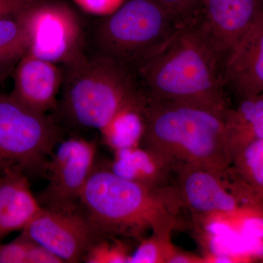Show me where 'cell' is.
Instances as JSON below:
<instances>
[{
    "label": "cell",
    "instance_id": "9c48e42d",
    "mask_svg": "<svg viewBox=\"0 0 263 263\" xmlns=\"http://www.w3.org/2000/svg\"><path fill=\"white\" fill-rule=\"evenodd\" d=\"M22 232V237L67 263L84 259L86 251L100 236L84 212L77 209L55 210L42 207Z\"/></svg>",
    "mask_w": 263,
    "mask_h": 263
},
{
    "label": "cell",
    "instance_id": "6da1fadb",
    "mask_svg": "<svg viewBox=\"0 0 263 263\" xmlns=\"http://www.w3.org/2000/svg\"><path fill=\"white\" fill-rule=\"evenodd\" d=\"M223 64L194 22L183 24L135 70L150 98L195 104L224 114L229 108Z\"/></svg>",
    "mask_w": 263,
    "mask_h": 263
},
{
    "label": "cell",
    "instance_id": "7c38bea8",
    "mask_svg": "<svg viewBox=\"0 0 263 263\" xmlns=\"http://www.w3.org/2000/svg\"><path fill=\"white\" fill-rule=\"evenodd\" d=\"M223 79L240 100L263 94V10L230 52Z\"/></svg>",
    "mask_w": 263,
    "mask_h": 263
},
{
    "label": "cell",
    "instance_id": "ac0fdd59",
    "mask_svg": "<svg viewBox=\"0 0 263 263\" xmlns=\"http://www.w3.org/2000/svg\"><path fill=\"white\" fill-rule=\"evenodd\" d=\"M228 171L235 182L263 202V139L252 142L238 151Z\"/></svg>",
    "mask_w": 263,
    "mask_h": 263
},
{
    "label": "cell",
    "instance_id": "d4e9b609",
    "mask_svg": "<svg viewBox=\"0 0 263 263\" xmlns=\"http://www.w3.org/2000/svg\"><path fill=\"white\" fill-rule=\"evenodd\" d=\"M37 0H0V19L18 16Z\"/></svg>",
    "mask_w": 263,
    "mask_h": 263
},
{
    "label": "cell",
    "instance_id": "d6986e66",
    "mask_svg": "<svg viewBox=\"0 0 263 263\" xmlns=\"http://www.w3.org/2000/svg\"><path fill=\"white\" fill-rule=\"evenodd\" d=\"M29 49L28 34L18 15L0 19V74L17 66Z\"/></svg>",
    "mask_w": 263,
    "mask_h": 263
},
{
    "label": "cell",
    "instance_id": "603a6c76",
    "mask_svg": "<svg viewBox=\"0 0 263 263\" xmlns=\"http://www.w3.org/2000/svg\"><path fill=\"white\" fill-rule=\"evenodd\" d=\"M32 241L22 235L6 245H0V263H28Z\"/></svg>",
    "mask_w": 263,
    "mask_h": 263
},
{
    "label": "cell",
    "instance_id": "2e32d148",
    "mask_svg": "<svg viewBox=\"0 0 263 263\" xmlns=\"http://www.w3.org/2000/svg\"><path fill=\"white\" fill-rule=\"evenodd\" d=\"M227 138L232 160L249 143L263 139V94L240 100L224 114Z\"/></svg>",
    "mask_w": 263,
    "mask_h": 263
},
{
    "label": "cell",
    "instance_id": "7a4b0ae2",
    "mask_svg": "<svg viewBox=\"0 0 263 263\" xmlns=\"http://www.w3.org/2000/svg\"><path fill=\"white\" fill-rule=\"evenodd\" d=\"M141 146L172 167H198L224 176L232 162L224 114L195 104L148 98Z\"/></svg>",
    "mask_w": 263,
    "mask_h": 263
},
{
    "label": "cell",
    "instance_id": "8fae6325",
    "mask_svg": "<svg viewBox=\"0 0 263 263\" xmlns=\"http://www.w3.org/2000/svg\"><path fill=\"white\" fill-rule=\"evenodd\" d=\"M177 175L172 185L182 208H186L194 215L228 212L237 210L245 205L238 194L221 176L198 167H176Z\"/></svg>",
    "mask_w": 263,
    "mask_h": 263
},
{
    "label": "cell",
    "instance_id": "5bb4252c",
    "mask_svg": "<svg viewBox=\"0 0 263 263\" xmlns=\"http://www.w3.org/2000/svg\"><path fill=\"white\" fill-rule=\"evenodd\" d=\"M42 209L26 174L6 171L0 177V240L22 231Z\"/></svg>",
    "mask_w": 263,
    "mask_h": 263
},
{
    "label": "cell",
    "instance_id": "3957f363",
    "mask_svg": "<svg viewBox=\"0 0 263 263\" xmlns=\"http://www.w3.org/2000/svg\"><path fill=\"white\" fill-rule=\"evenodd\" d=\"M79 204L99 235L143 239L146 231L171 235L182 208L172 186L151 188L95 165Z\"/></svg>",
    "mask_w": 263,
    "mask_h": 263
},
{
    "label": "cell",
    "instance_id": "ffe728a7",
    "mask_svg": "<svg viewBox=\"0 0 263 263\" xmlns=\"http://www.w3.org/2000/svg\"><path fill=\"white\" fill-rule=\"evenodd\" d=\"M171 235L152 234L143 238L128 263H171L179 250L171 242Z\"/></svg>",
    "mask_w": 263,
    "mask_h": 263
},
{
    "label": "cell",
    "instance_id": "e0dca14e",
    "mask_svg": "<svg viewBox=\"0 0 263 263\" xmlns=\"http://www.w3.org/2000/svg\"><path fill=\"white\" fill-rule=\"evenodd\" d=\"M145 95L141 94L121 108L100 129L104 143L114 151L141 146L145 129L143 105Z\"/></svg>",
    "mask_w": 263,
    "mask_h": 263
},
{
    "label": "cell",
    "instance_id": "5b68a950",
    "mask_svg": "<svg viewBox=\"0 0 263 263\" xmlns=\"http://www.w3.org/2000/svg\"><path fill=\"white\" fill-rule=\"evenodd\" d=\"M183 24L155 0H125L100 24L95 40L99 53L135 72Z\"/></svg>",
    "mask_w": 263,
    "mask_h": 263
},
{
    "label": "cell",
    "instance_id": "44dd1931",
    "mask_svg": "<svg viewBox=\"0 0 263 263\" xmlns=\"http://www.w3.org/2000/svg\"><path fill=\"white\" fill-rule=\"evenodd\" d=\"M129 249L122 240L100 235L86 251L84 260L88 263H128Z\"/></svg>",
    "mask_w": 263,
    "mask_h": 263
},
{
    "label": "cell",
    "instance_id": "52a82bcc",
    "mask_svg": "<svg viewBox=\"0 0 263 263\" xmlns=\"http://www.w3.org/2000/svg\"><path fill=\"white\" fill-rule=\"evenodd\" d=\"M28 34V53L67 67L85 56L80 18L69 5L37 0L18 15Z\"/></svg>",
    "mask_w": 263,
    "mask_h": 263
},
{
    "label": "cell",
    "instance_id": "4fadbf2b",
    "mask_svg": "<svg viewBox=\"0 0 263 263\" xmlns=\"http://www.w3.org/2000/svg\"><path fill=\"white\" fill-rule=\"evenodd\" d=\"M63 82V71L58 65L27 53L15 68L11 95L29 108L46 114L56 107Z\"/></svg>",
    "mask_w": 263,
    "mask_h": 263
},
{
    "label": "cell",
    "instance_id": "277c9868",
    "mask_svg": "<svg viewBox=\"0 0 263 263\" xmlns=\"http://www.w3.org/2000/svg\"><path fill=\"white\" fill-rule=\"evenodd\" d=\"M66 67L63 107L81 127L100 130L141 94L134 71L102 53Z\"/></svg>",
    "mask_w": 263,
    "mask_h": 263
},
{
    "label": "cell",
    "instance_id": "cb8c5ba5",
    "mask_svg": "<svg viewBox=\"0 0 263 263\" xmlns=\"http://www.w3.org/2000/svg\"><path fill=\"white\" fill-rule=\"evenodd\" d=\"M83 11L97 16H108L119 9L125 0H73Z\"/></svg>",
    "mask_w": 263,
    "mask_h": 263
},
{
    "label": "cell",
    "instance_id": "7402d4cb",
    "mask_svg": "<svg viewBox=\"0 0 263 263\" xmlns=\"http://www.w3.org/2000/svg\"><path fill=\"white\" fill-rule=\"evenodd\" d=\"M183 24L194 22L198 10L199 0H155Z\"/></svg>",
    "mask_w": 263,
    "mask_h": 263
},
{
    "label": "cell",
    "instance_id": "30bf717a",
    "mask_svg": "<svg viewBox=\"0 0 263 263\" xmlns=\"http://www.w3.org/2000/svg\"><path fill=\"white\" fill-rule=\"evenodd\" d=\"M262 10L263 0H199L194 23L224 67L230 52Z\"/></svg>",
    "mask_w": 263,
    "mask_h": 263
},
{
    "label": "cell",
    "instance_id": "9a60e30c",
    "mask_svg": "<svg viewBox=\"0 0 263 263\" xmlns=\"http://www.w3.org/2000/svg\"><path fill=\"white\" fill-rule=\"evenodd\" d=\"M108 167L114 174L151 188L170 186L173 169L158 155L138 146L114 151V158Z\"/></svg>",
    "mask_w": 263,
    "mask_h": 263
},
{
    "label": "cell",
    "instance_id": "ba28073f",
    "mask_svg": "<svg viewBox=\"0 0 263 263\" xmlns=\"http://www.w3.org/2000/svg\"><path fill=\"white\" fill-rule=\"evenodd\" d=\"M96 155L95 142L79 138L60 142L45 167L48 183L37 197L41 206L55 210L77 209L96 165Z\"/></svg>",
    "mask_w": 263,
    "mask_h": 263
},
{
    "label": "cell",
    "instance_id": "8992f818",
    "mask_svg": "<svg viewBox=\"0 0 263 263\" xmlns=\"http://www.w3.org/2000/svg\"><path fill=\"white\" fill-rule=\"evenodd\" d=\"M58 127L46 114L0 95V171H45L60 143Z\"/></svg>",
    "mask_w": 263,
    "mask_h": 263
}]
</instances>
